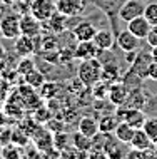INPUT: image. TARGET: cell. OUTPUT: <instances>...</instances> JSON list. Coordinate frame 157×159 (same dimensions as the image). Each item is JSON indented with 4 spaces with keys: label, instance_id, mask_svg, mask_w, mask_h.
<instances>
[{
    "label": "cell",
    "instance_id": "obj_1",
    "mask_svg": "<svg viewBox=\"0 0 157 159\" xmlns=\"http://www.w3.org/2000/svg\"><path fill=\"white\" fill-rule=\"evenodd\" d=\"M102 62L99 61V57L94 59H85V61H80L79 69H77V75L85 87H92L95 85L99 80H102Z\"/></svg>",
    "mask_w": 157,
    "mask_h": 159
},
{
    "label": "cell",
    "instance_id": "obj_2",
    "mask_svg": "<svg viewBox=\"0 0 157 159\" xmlns=\"http://www.w3.org/2000/svg\"><path fill=\"white\" fill-rule=\"evenodd\" d=\"M116 117L119 121H125L129 122L132 127L135 129H141L146 122V114L142 112V109H132V107H127V106H117L116 111Z\"/></svg>",
    "mask_w": 157,
    "mask_h": 159
},
{
    "label": "cell",
    "instance_id": "obj_3",
    "mask_svg": "<svg viewBox=\"0 0 157 159\" xmlns=\"http://www.w3.org/2000/svg\"><path fill=\"white\" fill-rule=\"evenodd\" d=\"M0 34L8 40H15L20 35V14H7L0 19Z\"/></svg>",
    "mask_w": 157,
    "mask_h": 159
},
{
    "label": "cell",
    "instance_id": "obj_4",
    "mask_svg": "<svg viewBox=\"0 0 157 159\" xmlns=\"http://www.w3.org/2000/svg\"><path fill=\"white\" fill-rule=\"evenodd\" d=\"M28 12L44 24L57 12V5H55V0H33L28 7Z\"/></svg>",
    "mask_w": 157,
    "mask_h": 159
},
{
    "label": "cell",
    "instance_id": "obj_5",
    "mask_svg": "<svg viewBox=\"0 0 157 159\" xmlns=\"http://www.w3.org/2000/svg\"><path fill=\"white\" fill-rule=\"evenodd\" d=\"M144 8H146L144 0H125L117 14H119V19H122L124 22H129L135 17L144 15Z\"/></svg>",
    "mask_w": 157,
    "mask_h": 159
},
{
    "label": "cell",
    "instance_id": "obj_6",
    "mask_svg": "<svg viewBox=\"0 0 157 159\" xmlns=\"http://www.w3.org/2000/svg\"><path fill=\"white\" fill-rule=\"evenodd\" d=\"M42 22L39 19H35L30 12L28 14H20V32L24 35H28V37H39L42 34Z\"/></svg>",
    "mask_w": 157,
    "mask_h": 159
},
{
    "label": "cell",
    "instance_id": "obj_7",
    "mask_svg": "<svg viewBox=\"0 0 157 159\" xmlns=\"http://www.w3.org/2000/svg\"><path fill=\"white\" fill-rule=\"evenodd\" d=\"M57 12L67 17H77L85 10V0H55Z\"/></svg>",
    "mask_w": 157,
    "mask_h": 159
},
{
    "label": "cell",
    "instance_id": "obj_8",
    "mask_svg": "<svg viewBox=\"0 0 157 159\" xmlns=\"http://www.w3.org/2000/svg\"><path fill=\"white\" fill-rule=\"evenodd\" d=\"M99 54H100V49L94 44V40L77 42V47H75V50H74V57L79 59V61L99 57Z\"/></svg>",
    "mask_w": 157,
    "mask_h": 159
},
{
    "label": "cell",
    "instance_id": "obj_9",
    "mask_svg": "<svg viewBox=\"0 0 157 159\" xmlns=\"http://www.w3.org/2000/svg\"><path fill=\"white\" fill-rule=\"evenodd\" d=\"M116 44L120 47L124 52H130V50H137L141 45V39H137L129 29L119 32L116 35Z\"/></svg>",
    "mask_w": 157,
    "mask_h": 159
},
{
    "label": "cell",
    "instance_id": "obj_10",
    "mask_svg": "<svg viewBox=\"0 0 157 159\" xmlns=\"http://www.w3.org/2000/svg\"><path fill=\"white\" fill-rule=\"evenodd\" d=\"M129 91L130 89L127 87L124 82H114L109 87V101L112 102L114 106H124L127 97H129Z\"/></svg>",
    "mask_w": 157,
    "mask_h": 159
},
{
    "label": "cell",
    "instance_id": "obj_11",
    "mask_svg": "<svg viewBox=\"0 0 157 159\" xmlns=\"http://www.w3.org/2000/svg\"><path fill=\"white\" fill-rule=\"evenodd\" d=\"M152 62V54H146V52H137L135 59L132 61L130 66V72H134L135 75H139L141 79H147V67Z\"/></svg>",
    "mask_w": 157,
    "mask_h": 159
},
{
    "label": "cell",
    "instance_id": "obj_12",
    "mask_svg": "<svg viewBox=\"0 0 157 159\" xmlns=\"http://www.w3.org/2000/svg\"><path fill=\"white\" fill-rule=\"evenodd\" d=\"M14 50L19 57H28L35 52V42H33V37L24 35L20 34L19 37L15 39V44H14Z\"/></svg>",
    "mask_w": 157,
    "mask_h": 159
},
{
    "label": "cell",
    "instance_id": "obj_13",
    "mask_svg": "<svg viewBox=\"0 0 157 159\" xmlns=\"http://www.w3.org/2000/svg\"><path fill=\"white\" fill-rule=\"evenodd\" d=\"M150 27H152V25L149 24V20H147L144 15L135 17V19H132V20H129V22H127V29H129V30L132 32L137 39H141V40L147 37Z\"/></svg>",
    "mask_w": 157,
    "mask_h": 159
},
{
    "label": "cell",
    "instance_id": "obj_14",
    "mask_svg": "<svg viewBox=\"0 0 157 159\" xmlns=\"http://www.w3.org/2000/svg\"><path fill=\"white\" fill-rule=\"evenodd\" d=\"M97 32V27L92 22H79L77 25L74 27V30H72V34H74L75 40L77 42H84V40H92Z\"/></svg>",
    "mask_w": 157,
    "mask_h": 159
},
{
    "label": "cell",
    "instance_id": "obj_15",
    "mask_svg": "<svg viewBox=\"0 0 157 159\" xmlns=\"http://www.w3.org/2000/svg\"><path fill=\"white\" fill-rule=\"evenodd\" d=\"M129 144L132 146V149H139V151H150V149L154 148V141L144 132L142 127L135 129L134 137H132V141H130Z\"/></svg>",
    "mask_w": 157,
    "mask_h": 159
},
{
    "label": "cell",
    "instance_id": "obj_16",
    "mask_svg": "<svg viewBox=\"0 0 157 159\" xmlns=\"http://www.w3.org/2000/svg\"><path fill=\"white\" fill-rule=\"evenodd\" d=\"M77 131H80L82 134H85V136L94 139L97 134H100L99 132V121H95L94 117H90V116H82V117L79 119Z\"/></svg>",
    "mask_w": 157,
    "mask_h": 159
},
{
    "label": "cell",
    "instance_id": "obj_17",
    "mask_svg": "<svg viewBox=\"0 0 157 159\" xmlns=\"http://www.w3.org/2000/svg\"><path fill=\"white\" fill-rule=\"evenodd\" d=\"M92 40H94V44L99 47L100 50H110L112 45L116 44V37H114V34L110 30H105V29L97 30Z\"/></svg>",
    "mask_w": 157,
    "mask_h": 159
},
{
    "label": "cell",
    "instance_id": "obj_18",
    "mask_svg": "<svg viewBox=\"0 0 157 159\" xmlns=\"http://www.w3.org/2000/svg\"><path fill=\"white\" fill-rule=\"evenodd\" d=\"M134 132H135V127H132L129 122H125V121H119L116 129H114V136H116V139L120 141V143H125V144H129L130 141H132Z\"/></svg>",
    "mask_w": 157,
    "mask_h": 159
},
{
    "label": "cell",
    "instance_id": "obj_19",
    "mask_svg": "<svg viewBox=\"0 0 157 159\" xmlns=\"http://www.w3.org/2000/svg\"><path fill=\"white\" fill-rule=\"evenodd\" d=\"M67 19H69L67 15L60 14V12H55V14L50 17L47 22H44V24H47V29H49L50 32L60 34V32L65 30V27H67Z\"/></svg>",
    "mask_w": 157,
    "mask_h": 159
},
{
    "label": "cell",
    "instance_id": "obj_20",
    "mask_svg": "<svg viewBox=\"0 0 157 159\" xmlns=\"http://www.w3.org/2000/svg\"><path fill=\"white\" fill-rule=\"evenodd\" d=\"M70 139H72V146L77 148L79 151H82V152H89L92 149V146H94V139L89 137V136H85V134H82L80 131L74 132Z\"/></svg>",
    "mask_w": 157,
    "mask_h": 159
},
{
    "label": "cell",
    "instance_id": "obj_21",
    "mask_svg": "<svg viewBox=\"0 0 157 159\" xmlns=\"http://www.w3.org/2000/svg\"><path fill=\"white\" fill-rule=\"evenodd\" d=\"M124 106L132 107V109H142V106H146V96H144V92L139 91L137 87L129 91V97H127Z\"/></svg>",
    "mask_w": 157,
    "mask_h": 159
},
{
    "label": "cell",
    "instance_id": "obj_22",
    "mask_svg": "<svg viewBox=\"0 0 157 159\" xmlns=\"http://www.w3.org/2000/svg\"><path fill=\"white\" fill-rule=\"evenodd\" d=\"M117 122H119V119L116 117V114H105V116H102L100 121H99V132H100V134H110V132H114Z\"/></svg>",
    "mask_w": 157,
    "mask_h": 159
},
{
    "label": "cell",
    "instance_id": "obj_23",
    "mask_svg": "<svg viewBox=\"0 0 157 159\" xmlns=\"http://www.w3.org/2000/svg\"><path fill=\"white\" fill-rule=\"evenodd\" d=\"M0 156L5 157V159H20V157L25 156V152L22 151V148H20L19 144H15V143H12V141H10V144L3 146Z\"/></svg>",
    "mask_w": 157,
    "mask_h": 159
},
{
    "label": "cell",
    "instance_id": "obj_24",
    "mask_svg": "<svg viewBox=\"0 0 157 159\" xmlns=\"http://www.w3.org/2000/svg\"><path fill=\"white\" fill-rule=\"evenodd\" d=\"M25 82H27V85H30V87L33 89H39L42 87V84L45 82V79H44V75L40 74L37 69H33L32 72H28V74H25Z\"/></svg>",
    "mask_w": 157,
    "mask_h": 159
},
{
    "label": "cell",
    "instance_id": "obj_25",
    "mask_svg": "<svg viewBox=\"0 0 157 159\" xmlns=\"http://www.w3.org/2000/svg\"><path fill=\"white\" fill-rule=\"evenodd\" d=\"M142 129L152 141H157V117H147Z\"/></svg>",
    "mask_w": 157,
    "mask_h": 159
},
{
    "label": "cell",
    "instance_id": "obj_26",
    "mask_svg": "<svg viewBox=\"0 0 157 159\" xmlns=\"http://www.w3.org/2000/svg\"><path fill=\"white\" fill-rule=\"evenodd\" d=\"M33 69H35V64H33V61H30L28 57H22V59L19 61V64H17L15 70H17V74L25 75V74H28V72H32Z\"/></svg>",
    "mask_w": 157,
    "mask_h": 159
},
{
    "label": "cell",
    "instance_id": "obj_27",
    "mask_svg": "<svg viewBox=\"0 0 157 159\" xmlns=\"http://www.w3.org/2000/svg\"><path fill=\"white\" fill-rule=\"evenodd\" d=\"M144 17L149 20L150 25H157V2L147 3L144 8Z\"/></svg>",
    "mask_w": 157,
    "mask_h": 159
},
{
    "label": "cell",
    "instance_id": "obj_28",
    "mask_svg": "<svg viewBox=\"0 0 157 159\" xmlns=\"http://www.w3.org/2000/svg\"><path fill=\"white\" fill-rule=\"evenodd\" d=\"M146 40H147V44H149L150 47H157V25H152V27H150V30H149V34H147Z\"/></svg>",
    "mask_w": 157,
    "mask_h": 159
},
{
    "label": "cell",
    "instance_id": "obj_29",
    "mask_svg": "<svg viewBox=\"0 0 157 159\" xmlns=\"http://www.w3.org/2000/svg\"><path fill=\"white\" fill-rule=\"evenodd\" d=\"M147 79L150 80H155L157 82V62L152 59V62L149 64V67H147Z\"/></svg>",
    "mask_w": 157,
    "mask_h": 159
},
{
    "label": "cell",
    "instance_id": "obj_30",
    "mask_svg": "<svg viewBox=\"0 0 157 159\" xmlns=\"http://www.w3.org/2000/svg\"><path fill=\"white\" fill-rule=\"evenodd\" d=\"M0 3H2V5H15L17 0H0Z\"/></svg>",
    "mask_w": 157,
    "mask_h": 159
},
{
    "label": "cell",
    "instance_id": "obj_31",
    "mask_svg": "<svg viewBox=\"0 0 157 159\" xmlns=\"http://www.w3.org/2000/svg\"><path fill=\"white\" fill-rule=\"evenodd\" d=\"M17 2H19L20 5H25V7H30V3L33 2V0H17Z\"/></svg>",
    "mask_w": 157,
    "mask_h": 159
},
{
    "label": "cell",
    "instance_id": "obj_32",
    "mask_svg": "<svg viewBox=\"0 0 157 159\" xmlns=\"http://www.w3.org/2000/svg\"><path fill=\"white\" fill-rule=\"evenodd\" d=\"M150 54H152V59L157 62V47H152V52Z\"/></svg>",
    "mask_w": 157,
    "mask_h": 159
},
{
    "label": "cell",
    "instance_id": "obj_33",
    "mask_svg": "<svg viewBox=\"0 0 157 159\" xmlns=\"http://www.w3.org/2000/svg\"><path fill=\"white\" fill-rule=\"evenodd\" d=\"M0 14H2V3H0Z\"/></svg>",
    "mask_w": 157,
    "mask_h": 159
},
{
    "label": "cell",
    "instance_id": "obj_34",
    "mask_svg": "<svg viewBox=\"0 0 157 159\" xmlns=\"http://www.w3.org/2000/svg\"><path fill=\"white\" fill-rule=\"evenodd\" d=\"M0 106H2V96H0Z\"/></svg>",
    "mask_w": 157,
    "mask_h": 159
},
{
    "label": "cell",
    "instance_id": "obj_35",
    "mask_svg": "<svg viewBox=\"0 0 157 159\" xmlns=\"http://www.w3.org/2000/svg\"><path fill=\"white\" fill-rule=\"evenodd\" d=\"M144 2H149V0H144Z\"/></svg>",
    "mask_w": 157,
    "mask_h": 159
}]
</instances>
